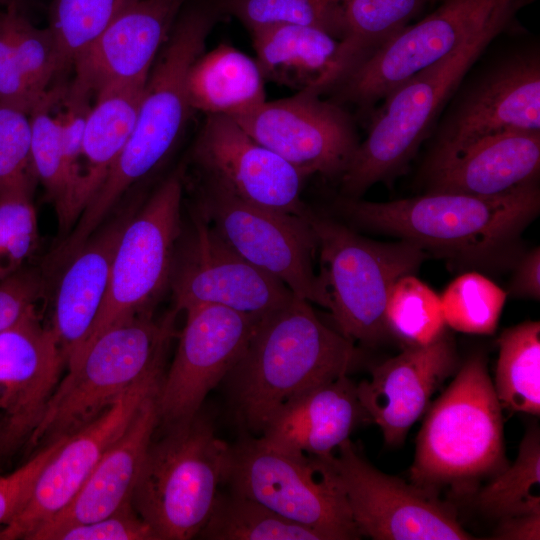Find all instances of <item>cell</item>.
<instances>
[{
  "label": "cell",
  "instance_id": "1",
  "mask_svg": "<svg viewBox=\"0 0 540 540\" xmlns=\"http://www.w3.org/2000/svg\"><path fill=\"white\" fill-rule=\"evenodd\" d=\"M355 224L411 241L467 266L499 268L516 262L523 230L540 210L538 181L496 196L426 193L371 202L342 198Z\"/></svg>",
  "mask_w": 540,
  "mask_h": 540
},
{
  "label": "cell",
  "instance_id": "2",
  "mask_svg": "<svg viewBox=\"0 0 540 540\" xmlns=\"http://www.w3.org/2000/svg\"><path fill=\"white\" fill-rule=\"evenodd\" d=\"M358 359L354 342L325 325L296 295L258 323L226 376L236 418L259 437L289 400L347 375Z\"/></svg>",
  "mask_w": 540,
  "mask_h": 540
},
{
  "label": "cell",
  "instance_id": "3",
  "mask_svg": "<svg viewBox=\"0 0 540 540\" xmlns=\"http://www.w3.org/2000/svg\"><path fill=\"white\" fill-rule=\"evenodd\" d=\"M216 20L206 6L179 12L160 55L149 73L130 136L106 180L61 242L73 254L104 223L124 193L153 173L168 157L192 111L187 76L204 52Z\"/></svg>",
  "mask_w": 540,
  "mask_h": 540
},
{
  "label": "cell",
  "instance_id": "4",
  "mask_svg": "<svg viewBox=\"0 0 540 540\" xmlns=\"http://www.w3.org/2000/svg\"><path fill=\"white\" fill-rule=\"evenodd\" d=\"M520 10L507 11L435 64L402 83L370 115L366 138L341 176L345 197L401 174L430 136L440 114L489 45L511 30Z\"/></svg>",
  "mask_w": 540,
  "mask_h": 540
},
{
  "label": "cell",
  "instance_id": "5",
  "mask_svg": "<svg viewBox=\"0 0 540 540\" xmlns=\"http://www.w3.org/2000/svg\"><path fill=\"white\" fill-rule=\"evenodd\" d=\"M508 465L502 407L484 354L471 355L432 404L419 430L411 482L436 492L470 487Z\"/></svg>",
  "mask_w": 540,
  "mask_h": 540
},
{
  "label": "cell",
  "instance_id": "6",
  "mask_svg": "<svg viewBox=\"0 0 540 540\" xmlns=\"http://www.w3.org/2000/svg\"><path fill=\"white\" fill-rule=\"evenodd\" d=\"M145 454L131 503L157 540L198 536L224 484L231 445L200 412L165 429Z\"/></svg>",
  "mask_w": 540,
  "mask_h": 540
},
{
  "label": "cell",
  "instance_id": "7",
  "mask_svg": "<svg viewBox=\"0 0 540 540\" xmlns=\"http://www.w3.org/2000/svg\"><path fill=\"white\" fill-rule=\"evenodd\" d=\"M175 314L159 322L152 313L139 314L92 338L67 366L29 443L47 445L78 431L165 360Z\"/></svg>",
  "mask_w": 540,
  "mask_h": 540
},
{
  "label": "cell",
  "instance_id": "8",
  "mask_svg": "<svg viewBox=\"0 0 540 540\" xmlns=\"http://www.w3.org/2000/svg\"><path fill=\"white\" fill-rule=\"evenodd\" d=\"M487 49L440 114L428 137L433 141L426 163L455 155L490 135L540 132L539 43H516L489 55Z\"/></svg>",
  "mask_w": 540,
  "mask_h": 540
},
{
  "label": "cell",
  "instance_id": "9",
  "mask_svg": "<svg viewBox=\"0 0 540 540\" xmlns=\"http://www.w3.org/2000/svg\"><path fill=\"white\" fill-rule=\"evenodd\" d=\"M309 220L339 332L353 342L376 344L388 333L385 309L393 285L414 274L428 252L404 239L393 243L367 239L313 212Z\"/></svg>",
  "mask_w": 540,
  "mask_h": 540
},
{
  "label": "cell",
  "instance_id": "10",
  "mask_svg": "<svg viewBox=\"0 0 540 540\" xmlns=\"http://www.w3.org/2000/svg\"><path fill=\"white\" fill-rule=\"evenodd\" d=\"M331 457L293 456L247 435L231 445L224 484L326 540L359 539Z\"/></svg>",
  "mask_w": 540,
  "mask_h": 540
},
{
  "label": "cell",
  "instance_id": "11",
  "mask_svg": "<svg viewBox=\"0 0 540 540\" xmlns=\"http://www.w3.org/2000/svg\"><path fill=\"white\" fill-rule=\"evenodd\" d=\"M533 1L444 0L357 66L330 92V100L370 117L380 101L416 73L452 53L499 15Z\"/></svg>",
  "mask_w": 540,
  "mask_h": 540
},
{
  "label": "cell",
  "instance_id": "12",
  "mask_svg": "<svg viewBox=\"0 0 540 540\" xmlns=\"http://www.w3.org/2000/svg\"><path fill=\"white\" fill-rule=\"evenodd\" d=\"M196 207L246 261L283 282L294 295L330 311L329 291L314 270L318 246L310 215L301 217L248 203L204 177Z\"/></svg>",
  "mask_w": 540,
  "mask_h": 540
},
{
  "label": "cell",
  "instance_id": "13",
  "mask_svg": "<svg viewBox=\"0 0 540 540\" xmlns=\"http://www.w3.org/2000/svg\"><path fill=\"white\" fill-rule=\"evenodd\" d=\"M182 196L183 171L178 169L127 221L115 249L108 290L87 343L116 323L152 313L170 286L182 235Z\"/></svg>",
  "mask_w": 540,
  "mask_h": 540
},
{
  "label": "cell",
  "instance_id": "14",
  "mask_svg": "<svg viewBox=\"0 0 540 540\" xmlns=\"http://www.w3.org/2000/svg\"><path fill=\"white\" fill-rule=\"evenodd\" d=\"M330 458L360 535L373 540H470L437 492L375 468L350 439Z\"/></svg>",
  "mask_w": 540,
  "mask_h": 540
},
{
  "label": "cell",
  "instance_id": "15",
  "mask_svg": "<svg viewBox=\"0 0 540 540\" xmlns=\"http://www.w3.org/2000/svg\"><path fill=\"white\" fill-rule=\"evenodd\" d=\"M170 287L175 313L217 305L263 319L294 297L283 282L233 250L197 207L190 232L178 243Z\"/></svg>",
  "mask_w": 540,
  "mask_h": 540
},
{
  "label": "cell",
  "instance_id": "16",
  "mask_svg": "<svg viewBox=\"0 0 540 540\" xmlns=\"http://www.w3.org/2000/svg\"><path fill=\"white\" fill-rule=\"evenodd\" d=\"M231 118L254 140L308 177L341 178L360 143L348 109L310 91L266 100Z\"/></svg>",
  "mask_w": 540,
  "mask_h": 540
},
{
  "label": "cell",
  "instance_id": "17",
  "mask_svg": "<svg viewBox=\"0 0 540 540\" xmlns=\"http://www.w3.org/2000/svg\"><path fill=\"white\" fill-rule=\"evenodd\" d=\"M173 361L157 393L159 424L165 429L200 412L208 393L232 370L262 319L217 305L185 312Z\"/></svg>",
  "mask_w": 540,
  "mask_h": 540
},
{
  "label": "cell",
  "instance_id": "18",
  "mask_svg": "<svg viewBox=\"0 0 540 540\" xmlns=\"http://www.w3.org/2000/svg\"><path fill=\"white\" fill-rule=\"evenodd\" d=\"M164 360L133 383L98 417L69 435L42 468L19 512L0 528V540L26 539L73 499L108 448L159 390Z\"/></svg>",
  "mask_w": 540,
  "mask_h": 540
},
{
  "label": "cell",
  "instance_id": "19",
  "mask_svg": "<svg viewBox=\"0 0 540 540\" xmlns=\"http://www.w3.org/2000/svg\"><path fill=\"white\" fill-rule=\"evenodd\" d=\"M192 158L204 178L248 203L301 217L311 213L301 199L308 176L229 116L207 115Z\"/></svg>",
  "mask_w": 540,
  "mask_h": 540
},
{
  "label": "cell",
  "instance_id": "20",
  "mask_svg": "<svg viewBox=\"0 0 540 540\" xmlns=\"http://www.w3.org/2000/svg\"><path fill=\"white\" fill-rule=\"evenodd\" d=\"M65 364L52 327L36 306L0 331V451L29 442L40 424Z\"/></svg>",
  "mask_w": 540,
  "mask_h": 540
},
{
  "label": "cell",
  "instance_id": "21",
  "mask_svg": "<svg viewBox=\"0 0 540 540\" xmlns=\"http://www.w3.org/2000/svg\"><path fill=\"white\" fill-rule=\"evenodd\" d=\"M184 0H138L74 61L68 85L90 98L119 85L147 81Z\"/></svg>",
  "mask_w": 540,
  "mask_h": 540
},
{
  "label": "cell",
  "instance_id": "22",
  "mask_svg": "<svg viewBox=\"0 0 540 540\" xmlns=\"http://www.w3.org/2000/svg\"><path fill=\"white\" fill-rule=\"evenodd\" d=\"M458 364L454 342L444 334L429 345L405 347L397 356L374 366L370 380L356 384L366 419L378 425L387 445L404 442L431 396Z\"/></svg>",
  "mask_w": 540,
  "mask_h": 540
},
{
  "label": "cell",
  "instance_id": "23",
  "mask_svg": "<svg viewBox=\"0 0 540 540\" xmlns=\"http://www.w3.org/2000/svg\"><path fill=\"white\" fill-rule=\"evenodd\" d=\"M138 206L133 203L104 222L60 268L52 329L66 366L90 337L108 290L117 243Z\"/></svg>",
  "mask_w": 540,
  "mask_h": 540
},
{
  "label": "cell",
  "instance_id": "24",
  "mask_svg": "<svg viewBox=\"0 0 540 540\" xmlns=\"http://www.w3.org/2000/svg\"><path fill=\"white\" fill-rule=\"evenodd\" d=\"M157 393L145 399L68 505L26 539L45 540L56 530L104 518L131 503L145 454L159 425Z\"/></svg>",
  "mask_w": 540,
  "mask_h": 540
},
{
  "label": "cell",
  "instance_id": "25",
  "mask_svg": "<svg viewBox=\"0 0 540 540\" xmlns=\"http://www.w3.org/2000/svg\"><path fill=\"white\" fill-rule=\"evenodd\" d=\"M539 170L540 132L498 133L426 163L427 193L496 196L538 181Z\"/></svg>",
  "mask_w": 540,
  "mask_h": 540
},
{
  "label": "cell",
  "instance_id": "26",
  "mask_svg": "<svg viewBox=\"0 0 540 540\" xmlns=\"http://www.w3.org/2000/svg\"><path fill=\"white\" fill-rule=\"evenodd\" d=\"M365 413L356 384L347 375L307 391L282 405L258 437L293 456L329 458L349 439Z\"/></svg>",
  "mask_w": 540,
  "mask_h": 540
},
{
  "label": "cell",
  "instance_id": "27",
  "mask_svg": "<svg viewBox=\"0 0 540 540\" xmlns=\"http://www.w3.org/2000/svg\"><path fill=\"white\" fill-rule=\"evenodd\" d=\"M146 81L100 92L91 106L81 151L62 210L57 214L66 233L106 180L133 129Z\"/></svg>",
  "mask_w": 540,
  "mask_h": 540
},
{
  "label": "cell",
  "instance_id": "28",
  "mask_svg": "<svg viewBox=\"0 0 540 540\" xmlns=\"http://www.w3.org/2000/svg\"><path fill=\"white\" fill-rule=\"evenodd\" d=\"M251 36L265 81L323 96L342 79L340 40L320 29L279 25Z\"/></svg>",
  "mask_w": 540,
  "mask_h": 540
},
{
  "label": "cell",
  "instance_id": "29",
  "mask_svg": "<svg viewBox=\"0 0 540 540\" xmlns=\"http://www.w3.org/2000/svg\"><path fill=\"white\" fill-rule=\"evenodd\" d=\"M264 82L255 58L221 43L192 63L187 76L188 101L192 111L234 117L266 101Z\"/></svg>",
  "mask_w": 540,
  "mask_h": 540
},
{
  "label": "cell",
  "instance_id": "30",
  "mask_svg": "<svg viewBox=\"0 0 540 540\" xmlns=\"http://www.w3.org/2000/svg\"><path fill=\"white\" fill-rule=\"evenodd\" d=\"M427 2L431 0H342V80L407 27Z\"/></svg>",
  "mask_w": 540,
  "mask_h": 540
},
{
  "label": "cell",
  "instance_id": "31",
  "mask_svg": "<svg viewBox=\"0 0 540 540\" xmlns=\"http://www.w3.org/2000/svg\"><path fill=\"white\" fill-rule=\"evenodd\" d=\"M494 390L502 409L540 415V323L525 321L498 338Z\"/></svg>",
  "mask_w": 540,
  "mask_h": 540
},
{
  "label": "cell",
  "instance_id": "32",
  "mask_svg": "<svg viewBox=\"0 0 540 540\" xmlns=\"http://www.w3.org/2000/svg\"><path fill=\"white\" fill-rule=\"evenodd\" d=\"M198 536L206 540H326L316 530L229 489L219 491Z\"/></svg>",
  "mask_w": 540,
  "mask_h": 540
},
{
  "label": "cell",
  "instance_id": "33",
  "mask_svg": "<svg viewBox=\"0 0 540 540\" xmlns=\"http://www.w3.org/2000/svg\"><path fill=\"white\" fill-rule=\"evenodd\" d=\"M476 504L486 515L505 518L540 514V431L532 425L512 465L492 476L479 490Z\"/></svg>",
  "mask_w": 540,
  "mask_h": 540
},
{
  "label": "cell",
  "instance_id": "34",
  "mask_svg": "<svg viewBox=\"0 0 540 540\" xmlns=\"http://www.w3.org/2000/svg\"><path fill=\"white\" fill-rule=\"evenodd\" d=\"M385 319L388 332L404 347L426 346L445 334L440 296L414 274L402 276L393 285Z\"/></svg>",
  "mask_w": 540,
  "mask_h": 540
},
{
  "label": "cell",
  "instance_id": "35",
  "mask_svg": "<svg viewBox=\"0 0 540 540\" xmlns=\"http://www.w3.org/2000/svg\"><path fill=\"white\" fill-rule=\"evenodd\" d=\"M138 0H53L49 30L59 55L61 72L127 8Z\"/></svg>",
  "mask_w": 540,
  "mask_h": 540
},
{
  "label": "cell",
  "instance_id": "36",
  "mask_svg": "<svg viewBox=\"0 0 540 540\" xmlns=\"http://www.w3.org/2000/svg\"><path fill=\"white\" fill-rule=\"evenodd\" d=\"M506 297L503 289L482 274H462L440 296L446 325L467 334H493Z\"/></svg>",
  "mask_w": 540,
  "mask_h": 540
},
{
  "label": "cell",
  "instance_id": "37",
  "mask_svg": "<svg viewBox=\"0 0 540 540\" xmlns=\"http://www.w3.org/2000/svg\"><path fill=\"white\" fill-rule=\"evenodd\" d=\"M227 3L250 33L279 25L314 27L339 40L344 33L342 0H228Z\"/></svg>",
  "mask_w": 540,
  "mask_h": 540
},
{
  "label": "cell",
  "instance_id": "38",
  "mask_svg": "<svg viewBox=\"0 0 540 540\" xmlns=\"http://www.w3.org/2000/svg\"><path fill=\"white\" fill-rule=\"evenodd\" d=\"M62 86L51 88L29 113L35 176L53 201L57 214L63 207L67 193L61 131L55 114V104Z\"/></svg>",
  "mask_w": 540,
  "mask_h": 540
},
{
  "label": "cell",
  "instance_id": "39",
  "mask_svg": "<svg viewBox=\"0 0 540 540\" xmlns=\"http://www.w3.org/2000/svg\"><path fill=\"white\" fill-rule=\"evenodd\" d=\"M6 21L19 67L39 95L44 96L50 83L61 73L59 55L49 28H38L25 17L18 5L5 8Z\"/></svg>",
  "mask_w": 540,
  "mask_h": 540
},
{
  "label": "cell",
  "instance_id": "40",
  "mask_svg": "<svg viewBox=\"0 0 540 540\" xmlns=\"http://www.w3.org/2000/svg\"><path fill=\"white\" fill-rule=\"evenodd\" d=\"M36 180L29 114L0 104V198L12 193L32 194Z\"/></svg>",
  "mask_w": 540,
  "mask_h": 540
},
{
  "label": "cell",
  "instance_id": "41",
  "mask_svg": "<svg viewBox=\"0 0 540 540\" xmlns=\"http://www.w3.org/2000/svg\"><path fill=\"white\" fill-rule=\"evenodd\" d=\"M38 222L31 194L0 198V282L15 274L38 245Z\"/></svg>",
  "mask_w": 540,
  "mask_h": 540
},
{
  "label": "cell",
  "instance_id": "42",
  "mask_svg": "<svg viewBox=\"0 0 540 540\" xmlns=\"http://www.w3.org/2000/svg\"><path fill=\"white\" fill-rule=\"evenodd\" d=\"M45 540H157V537L130 503L104 518L56 530Z\"/></svg>",
  "mask_w": 540,
  "mask_h": 540
},
{
  "label": "cell",
  "instance_id": "43",
  "mask_svg": "<svg viewBox=\"0 0 540 540\" xmlns=\"http://www.w3.org/2000/svg\"><path fill=\"white\" fill-rule=\"evenodd\" d=\"M67 437H61L40 450L27 463L0 478V528L7 524L28 500L44 465Z\"/></svg>",
  "mask_w": 540,
  "mask_h": 540
},
{
  "label": "cell",
  "instance_id": "44",
  "mask_svg": "<svg viewBox=\"0 0 540 540\" xmlns=\"http://www.w3.org/2000/svg\"><path fill=\"white\" fill-rule=\"evenodd\" d=\"M44 96L35 92L19 67L4 11L0 13V104L19 108L29 114Z\"/></svg>",
  "mask_w": 540,
  "mask_h": 540
},
{
  "label": "cell",
  "instance_id": "45",
  "mask_svg": "<svg viewBox=\"0 0 540 540\" xmlns=\"http://www.w3.org/2000/svg\"><path fill=\"white\" fill-rule=\"evenodd\" d=\"M43 278L22 268L0 282V331L13 324L42 294Z\"/></svg>",
  "mask_w": 540,
  "mask_h": 540
},
{
  "label": "cell",
  "instance_id": "46",
  "mask_svg": "<svg viewBox=\"0 0 540 540\" xmlns=\"http://www.w3.org/2000/svg\"><path fill=\"white\" fill-rule=\"evenodd\" d=\"M508 294L518 298H540V248L535 247L516 260Z\"/></svg>",
  "mask_w": 540,
  "mask_h": 540
},
{
  "label": "cell",
  "instance_id": "47",
  "mask_svg": "<svg viewBox=\"0 0 540 540\" xmlns=\"http://www.w3.org/2000/svg\"><path fill=\"white\" fill-rule=\"evenodd\" d=\"M493 539L539 540L540 514L515 516L499 520Z\"/></svg>",
  "mask_w": 540,
  "mask_h": 540
},
{
  "label": "cell",
  "instance_id": "48",
  "mask_svg": "<svg viewBox=\"0 0 540 540\" xmlns=\"http://www.w3.org/2000/svg\"><path fill=\"white\" fill-rule=\"evenodd\" d=\"M13 5L19 6V0H0L1 7L8 8Z\"/></svg>",
  "mask_w": 540,
  "mask_h": 540
},
{
  "label": "cell",
  "instance_id": "49",
  "mask_svg": "<svg viewBox=\"0 0 540 540\" xmlns=\"http://www.w3.org/2000/svg\"><path fill=\"white\" fill-rule=\"evenodd\" d=\"M431 1H435V0H431Z\"/></svg>",
  "mask_w": 540,
  "mask_h": 540
}]
</instances>
